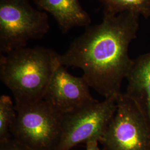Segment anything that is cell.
<instances>
[{
    "label": "cell",
    "mask_w": 150,
    "mask_h": 150,
    "mask_svg": "<svg viewBox=\"0 0 150 150\" xmlns=\"http://www.w3.org/2000/svg\"><path fill=\"white\" fill-rule=\"evenodd\" d=\"M15 108L13 138L33 150H54L59 142L64 115L44 99Z\"/></svg>",
    "instance_id": "cell-3"
},
{
    "label": "cell",
    "mask_w": 150,
    "mask_h": 150,
    "mask_svg": "<svg viewBox=\"0 0 150 150\" xmlns=\"http://www.w3.org/2000/svg\"><path fill=\"white\" fill-rule=\"evenodd\" d=\"M98 141H90L86 143V150H101L98 147Z\"/></svg>",
    "instance_id": "cell-13"
},
{
    "label": "cell",
    "mask_w": 150,
    "mask_h": 150,
    "mask_svg": "<svg viewBox=\"0 0 150 150\" xmlns=\"http://www.w3.org/2000/svg\"><path fill=\"white\" fill-rule=\"evenodd\" d=\"M40 9L54 17L61 31L66 33L76 27H87L91 19L79 0H33Z\"/></svg>",
    "instance_id": "cell-9"
},
{
    "label": "cell",
    "mask_w": 150,
    "mask_h": 150,
    "mask_svg": "<svg viewBox=\"0 0 150 150\" xmlns=\"http://www.w3.org/2000/svg\"><path fill=\"white\" fill-rule=\"evenodd\" d=\"M104 15H116L130 12L146 18L150 17V0H100Z\"/></svg>",
    "instance_id": "cell-10"
},
{
    "label": "cell",
    "mask_w": 150,
    "mask_h": 150,
    "mask_svg": "<svg viewBox=\"0 0 150 150\" xmlns=\"http://www.w3.org/2000/svg\"><path fill=\"white\" fill-rule=\"evenodd\" d=\"M17 112L11 97H0V141L11 138V129L15 121Z\"/></svg>",
    "instance_id": "cell-11"
},
{
    "label": "cell",
    "mask_w": 150,
    "mask_h": 150,
    "mask_svg": "<svg viewBox=\"0 0 150 150\" xmlns=\"http://www.w3.org/2000/svg\"><path fill=\"white\" fill-rule=\"evenodd\" d=\"M139 16L130 12L104 15L100 24L86 27L59 54V64L81 69L90 87L105 98L117 97L133 62L129 47L137 37Z\"/></svg>",
    "instance_id": "cell-1"
},
{
    "label": "cell",
    "mask_w": 150,
    "mask_h": 150,
    "mask_svg": "<svg viewBox=\"0 0 150 150\" xmlns=\"http://www.w3.org/2000/svg\"><path fill=\"white\" fill-rule=\"evenodd\" d=\"M59 56L52 49L39 46L1 54L0 79L12 92L15 107L43 99L54 72L61 66Z\"/></svg>",
    "instance_id": "cell-2"
},
{
    "label": "cell",
    "mask_w": 150,
    "mask_h": 150,
    "mask_svg": "<svg viewBox=\"0 0 150 150\" xmlns=\"http://www.w3.org/2000/svg\"><path fill=\"white\" fill-rule=\"evenodd\" d=\"M0 150H34L11 137L0 141Z\"/></svg>",
    "instance_id": "cell-12"
},
{
    "label": "cell",
    "mask_w": 150,
    "mask_h": 150,
    "mask_svg": "<svg viewBox=\"0 0 150 150\" xmlns=\"http://www.w3.org/2000/svg\"><path fill=\"white\" fill-rule=\"evenodd\" d=\"M117 109L100 143L102 150H150V128L136 103L126 93L116 99Z\"/></svg>",
    "instance_id": "cell-6"
},
{
    "label": "cell",
    "mask_w": 150,
    "mask_h": 150,
    "mask_svg": "<svg viewBox=\"0 0 150 150\" xmlns=\"http://www.w3.org/2000/svg\"><path fill=\"white\" fill-rule=\"evenodd\" d=\"M126 79L125 93L136 103L150 128V52L133 59Z\"/></svg>",
    "instance_id": "cell-8"
},
{
    "label": "cell",
    "mask_w": 150,
    "mask_h": 150,
    "mask_svg": "<svg viewBox=\"0 0 150 150\" xmlns=\"http://www.w3.org/2000/svg\"><path fill=\"white\" fill-rule=\"evenodd\" d=\"M90 88L83 76L76 77L70 74L65 66H59L54 72L43 99L64 115L96 101Z\"/></svg>",
    "instance_id": "cell-7"
},
{
    "label": "cell",
    "mask_w": 150,
    "mask_h": 150,
    "mask_svg": "<svg viewBox=\"0 0 150 150\" xmlns=\"http://www.w3.org/2000/svg\"><path fill=\"white\" fill-rule=\"evenodd\" d=\"M117 97L96 101L62 116L59 142L53 150H71L76 145L102 140L117 109Z\"/></svg>",
    "instance_id": "cell-5"
},
{
    "label": "cell",
    "mask_w": 150,
    "mask_h": 150,
    "mask_svg": "<svg viewBox=\"0 0 150 150\" xmlns=\"http://www.w3.org/2000/svg\"><path fill=\"white\" fill-rule=\"evenodd\" d=\"M50 28L45 11L34 8L28 0H0V51L5 54L41 38Z\"/></svg>",
    "instance_id": "cell-4"
}]
</instances>
